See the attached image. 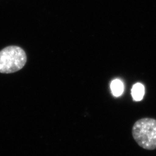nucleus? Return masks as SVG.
I'll use <instances>...</instances> for the list:
<instances>
[{"instance_id": "7ed1b4c3", "label": "nucleus", "mask_w": 156, "mask_h": 156, "mask_svg": "<svg viewBox=\"0 0 156 156\" xmlns=\"http://www.w3.org/2000/svg\"><path fill=\"white\" fill-rule=\"evenodd\" d=\"M131 94L134 100H142L145 94V87L142 84L138 83L134 84L131 90Z\"/></svg>"}, {"instance_id": "f257e3e1", "label": "nucleus", "mask_w": 156, "mask_h": 156, "mask_svg": "<svg viewBox=\"0 0 156 156\" xmlns=\"http://www.w3.org/2000/svg\"><path fill=\"white\" fill-rule=\"evenodd\" d=\"M133 136L140 146L146 150L156 149V120L145 117L134 123Z\"/></svg>"}, {"instance_id": "20e7f679", "label": "nucleus", "mask_w": 156, "mask_h": 156, "mask_svg": "<svg viewBox=\"0 0 156 156\" xmlns=\"http://www.w3.org/2000/svg\"><path fill=\"white\" fill-rule=\"evenodd\" d=\"M111 88L113 95L115 97H119L123 93L124 85L120 80L115 79L112 82Z\"/></svg>"}, {"instance_id": "f03ea898", "label": "nucleus", "mask_w": 156, "mask_h": 156, "mask_svg": "<svg viewBox=\"0 0 156 156\" xmlns=\"http://www.w3.org/2000/svg\"><path fill=\"white\" fill-rule=\"evenodd\" d=\"M26 62V54L19 46H10L0 51V73L17 72L22 69Z\"/></svg>"}]
</instances>
